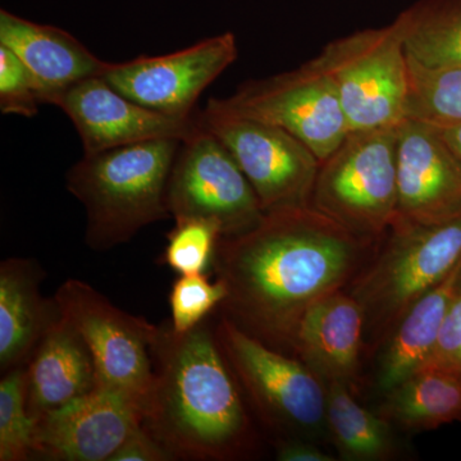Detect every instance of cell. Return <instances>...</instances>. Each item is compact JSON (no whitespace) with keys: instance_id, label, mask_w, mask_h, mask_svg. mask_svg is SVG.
Wrapping results in <instances>:
<instances>
[{"instance_id":"cell-5","label":"cell","mask_w":461,"mask_h":461,"mask_svg":"<svg viewBox=\"0 0 461 461\" xmlns=\"http://www.w3.org/2000/svg\"><path fill=\"white\" fill-rule=\"evenodd\" d=\"M311 204L359 238L375 241L397 209V126L355 130L326 159Z\"/></svg>"},{"instance_id":"cell-12","label":"cell","mask_w":461,"mask_h":461,"mask_svg":"<svg viewBox=\"0 0 461 461\" xmlns=\"http://www.w3.org/2000/svg\"><path fill=\"white\" fill-rule=\"evenodd\" d=\"M239 57L232 32L165 56L109 63L103 77L127 98L169 117L191 118L203 91Z\"/></svg>"},{"instance_id":"cell-30","label":"cell","mask_w":461,"mask_h":461,"mask_svg":"<svg viewBox=\"0 0 461 461\" xmlns=\"http://www.w3.org/2000/svg\"><path fill=\"white\" fill-rule=\"evenodd\" d=\"M171 454L141 427L112 456L111 461H168Z\"/></svg>"},{"instance_id":"cell-13","label":"cell","mask_w":461,"mask_h":461,"mask_svg":"<svg viewBox=\"0 0 461 461\" xmlns=\"http://www.w3.org/2000/svg\"><path fill=\"white\" fill-rule=\"evenodd\" d=\"M142 423L135 402L98 387L36 420L33 459L111 461Z\"/></svg>"},{"instance_id":"cell-6","label":"cell","mask_w":461,"mask_h":461,"mask_svg":"<svg viewBox=\"0 0 461 461\" xmlns=\"http://www.w3.org/2000/svg\"><path fill=\"white\" fill-rule=\"evenodd\" d=\"M314 60L332 81L350 131L405 120L409 60L402 14L390 25L329 42Z\"/></svg>"},{"instance_id":"cell-11","label":"cell","mask_w":461,"mask_h":461,"mask_svg":"<svg viewBox=\"0 0 461 461\" xmlns=\"http://www.w3.org/2000/svg\"><path fill=\"white\" fill-rule=\"evenodd\" d=\"M218 102L233 113L290 132L321 162L350 132L335 86L314 58L293 71L242 84Z\"/></svg>"},{"instance_id":"cell-1","label":"cell","mask_w":461,"mask_h":461,"mask_svg":"<svg viewBox=\"0 0 461 461\" xmlns=\"http://www.w3.org/2000/svg\"><path fill=\"white\" fill-rule=\"evenodd\" d=\"M373 242L312 204L267 212L218 244L213 268L229 291L223 317L264 344L293 348L305 312L357 278Z\"/></svg>"},{"instance_id":"cell-23","label":"cell","mask_w":461,"mask_h":461,"mask_svg":"<svg viewBox=\"0 0 461 461\" xmlns=\"http://www.w3.org/2000/svg\"><path fill=\"white\" fill-rule=\"evenodd\" d=\"M327 426L345 459H386L393 451L387 420L363 408L345 382L327 384Z\"/></svg>"},{"instance_id":"cell-18","label":"cell","mask_w":461,"mask_h":461,"mask_svg":"<svg viewBox=\"0 0 461 461\" xmlns=\"http://www.w3.org/2000/svg\"><path fill=\"white\" fill-rule=\"evenodd\" d=\"M366 318L359 303L342 291L312 305L299 321L293 348L326 384H350L359 368Z\"/></svg>"},{"instance_id":"cell-7","label":"cell","mask_w":461,"mask_h":461,"mask_svg":"<svg viewBox=\"0 0 461 461\" xmlns=\"http://www.w3.org/2000/svg\"><path fill=\"white\" fill-rule=\"evenodd\" d=\"M59 313L89 348L98 387L114 391L147 409L156 386L151 345L159 326L117 308L87 282L67 280L54 295Z\"/></svg>"},{"instance_id":"cell-15","label":"cell","mask_w":461,"mask_h":461,"mask_svg":"<svg viewBox=\"0 0 461 461\" xmlns=\"http://www.w3.org/2000/svg\"><path fill=\"white\" fill-rule=\"evenodd\" d=\"M56 105L74 122L85 154L154 139L184 141L198 126L196 115L169 117L133 102L112 87L103 76L69 87Z\"/></svg>"},{"instance_id":"cell-19","label":"cell","mask_w":461,"mask_h":461,"mask_svg":"<svg viewBox=\"0 0 461 461\" xmlns=\"http://www.w3.org/2000/svg\"><path fill=\"white\" fill-rule=\"evenodd\" d=\"M44 273L35 260L11 258L0 264V368L25 366L59 315L56 300L41 293Z\"/></svg>"},{"instance_id":"cell-10","label":"cell","mask_w":461,"mask_h":461,"mask_svg":"<svg viewBox=\"0 0 461 461\" xmlns=\"http://www.w3.org/2000/svg\"><path fill=\"white\" fill-rule=\"evenodd\" d=\"M195 131L181 142L167 186L173 220L198 217L214 221L223 238L256 227L264 215L247 176L222 142L196 118Z\"/></svg>"},{"instance_id":"cell-28","label":"cell","mask_w":461,"mask_h":461,"mask_svg":"<svg viewBox=\"0 0 461 461\" xmlns=\"http://www.w3.org/2000/svg\"><path fill=\"white\" fill-rule=\"evenodd\" d=\"M45 104L41 84L9 48L0 44V111L32 118Z\"/></svg>"},{"instance_id":"cell-20","label":"cell","mask_w":461,"mask_h":461,"mask_svg":"<svg viewBox=\"0 0 461 461\" xmlns=\"http://www.w3.org/2000/svg\"><path fill=\"white\" fill-rule=\"evenodd\" d=\"M461 286V260L447 277L415 303L390 335L379 369V387L388 393L426 364L448 308Z\"/></svg>"},{"instance_id":"cell-29","label":"cell","mask_w":461,"mask_h":461,"mask_svg":"<svg viewBox=\"0 0 461 461\" xmlns=\"http://www.w3.org/2000/svg\"><path fill=\"white\" fill-rule=\"evenodd\" d=\"M426 364L461 369V286L448 308Z\"/></svg>"},{"instance_id":"cell-31","label":"cell","mask_w":461,"mask_h":461,"mask_svg":"<svg viewBox=\"0 0 461 461\" xmlns=\"http://www.w3.org/2000/svg\"><path fill=\"white\" fill-rule=\"evenodd\" d=\"M277 459L281 461H333L330 455L323 453L317 446L304 441H284L277 448Z\"/></svg>"},{"instance_id":"cell-26","label":"cell","mask_w":461,"mask_h":461,"mask_svg":"<svg viewBox=\"0 0 461 461\" xmlns=\"http://www.w3.org/2000/svg\"><path fill=\"white\" fill-rule=\"evenodd\" d=\"M222 229L206 218L187 217L175 220L167 235V245L160 263L182 275H202L214 266Z\"/></svg>"},{"instance_id":"cell-14","label":"cell","mask_w":461,"mask_h":461,"mask_svg":"<svg viewBox=\"0 0 461 461\" xmlns=\"http://www.w3.org/2000/svg\"><path fill=\"white\" fill-rule=\"evenodd\" d=\"M460 218L459 159L429 123L405 118L397 124V209L393 222L439 224Z\"/></svg>"},{"instance_id":"cell-25","label":"cell","mask_w":461,"mask_h":461,"mask_svg":"<svg viewBox=\"0 0 461 461\" xmlns=\"http://www.w3.org/2000/svg\"><path fill=\"white\" fill-rule=\"evenodd\" d=\"M36 420L26 402L25 366L5 373L0 381V461L32 459Z\"/></svg>"},{"instance_id":"cell-17","label":"cell","mask_w":461,"mask_h":461,"mask_svg":"<svg viewBox=\"0 0 461 461\" xmlns=\"http://www.w3.org/2000/svg\"><path fill=\"white\" fill-rule=\"evenodd\" d=\"M0 44L9 48L41 84L45 104L56 105L66 90L103 76L109 65L71 33L0 12Z\"/></svg>"},{"instance_id":"cell-32","label":"cell","mask_w":461,"mask_h":461,"mask_svg":"<svg viewBox=\"0 0 461 461\" xmlns=\"http://www.w3.org/2000/svg\"><path fill=\"white\" fill-rule=\"evenodd\" d=\"M429 124L461 163V122Z\"/></svg>"},{"instance_id":"cell-24","label":"cell","mask_w":461,"mask_h":461,"mask_svg":"<svg viewBox=\"0 0 461 461\" xmlns=\"http://www.w3.org/2000/svg\"><path fill=\"white\" fill-rule=\"evenodd\" d=\"M408 60L405 118L432 124L461 122V66L433 68Z\"/></svg>"},{"instance_id":"cell-27","label":"cell","mask_w":461,"mask_h":461,"mask_svg":"<svg viewBox=\"0 0 461 461\" xmlns=\"http://www.w3.org/2000/svg\"><path fill=\"white\" fill-rule=\"evenodd\" d=\"M229 295L223 281L209 280L206 273L182 275L172 285L169 293L171 329L177 335L190 332L200 326Z\"/></svg>"},{"instance_id":"cell-22","label":"cell","mask_w":461,"mask_h":461,"mask_svg":"<svg viewBox=\"0 0 461 461\" xmlns=\"http://www.w3.org/2000/svg\"><path fill=\"white\" fill-rule=\"evenodd\" d=\"M402 14L411 59L433 68L461 66V0H426Z\"/></svg>"},{"instance_id":"cell-8","label":"cell","mask_w":461,"mask_h":461,"mask_svg":"<svg viewBox=\"0 0 461 461\" xmlns=\"http://www.w3.org/2000/svg\"><path fill=\"white\" fill-rule=\"evenodd\" d=\"M199 123L229 149L256 191L264 213L311 204L320 158L284 129L244 117L211 99Z\"/></svg>"},{"instance_id":"cell-9","label":"cell","mask_w":461,"mask_h":461,"mask_svg":"<svg viewBox=\"0 0 461 461\" xmlns=\"http://www.w3.org/2000/svg\"><path fill=\"white\" fill-rule=\"evenodd\" d=\"M215 336L230 368L267 420L312 435L323 429L327 386L306 364L278 353L226 317Z\"/></svg>"},{"instance_id":"cell-2","label":"cell","mask_w":461,"mask_h":461,"mask_svg":"<svg viewBox=\"0 0 461 461\" xmlns=\"http://www.w3.org/2000/svg\"><path fill=\"white\" fill-rule=\"evenodd\" d=\"M156 386L142 427L173 460H227L250 442V426L215 332L203 321L177 335L159 327L151 345Z\"/></svg>"},{"instance_id":"cell-3","label":"cell","mask_w":461,"mask_h":461,"mask_svg":"<svg viewBox=\"0 0 461 461\" xmlns=\"http://www.w3.org/2000/svg\"><path fill=\"white\" fill-rule=\"evenodd\" d=\"M181 142L154 139L85 154L67 172V190L86 212L87 247L111 250L171 217L167 186Z\"/></svg>"},{"instance_id":"cell-16","label":"cell","mask_w":461,"mask_h":461,"mask_svg":"<svg viewBox=\"0 0 461 461\" xmlns=\"http://www.w3.org/2000/svg\"><path fill=\"white\" fill-rule=\"evenodd\" d=\"M95 364L74 324L59 313L25 366L26 402L35 420L98 388Z\"/></svg>"},{"instance_id":"cell-21","label":"cell","mask_w":461,"mask_h":461,"mask_svg":"<svg viewBox=\"0 0 461 461\" xmlns=\"http://www.w3.org/2000/svg\"><path fill=\"white\" fill-rule=\"evenodd\" d=\"M386 393L382 417L403 429L461 423V369L426 364Z\"/></svg>"},{"instance_id":"cell-4","label":"cell","mask_w":461,"mask_h":461,"mask_svg":"<svg viewBox=\"0 0 461 461\" xmlns=\"http://www.w3.org/2000/svg\"><path fill=\"white\" fill-rule=\"evenodd\" d=\"M390 230L384 250L357 276L350 291L375 338L390 336L461 260V218L439 224L393 222Z\"/></svg>"}]
</instances>
